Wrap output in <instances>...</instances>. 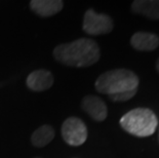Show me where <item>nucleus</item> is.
<instances>
[{
  "label": "nucleus",
  "instance_id": "nucleus-10",
  "mask_svg": "<svg viewBox=\"0 0 159 158\" xmlns=\"http://www.w3.org/2000/svg\"><path fill=\"white\" fill-rule=\"evenodd\" d=\"M131 11L147 19L159 20V0H134L131 4Z\"/></svg>",
  "mask_w": 159,
  "mask_h": 158
},
{
  "label": "nucleus",
  "instance_id": "nucleus-11",
  "mask_svg": "<svg viewBox=\"0 0 159 158\" xmlns=\"http://www.w3.org/2000/svg\"><path fill=\"white\" fill-rule=\"evenodd\" d=\"M55 138V129L52 125L44 124L38 127L31 136V143L34 147L42 148L49 144Z\"/></svg>",
  "mask_w": 159,
  "mask_h": 158
},
{
  "label": "nucleus",
  "instance_id": "nucleus-6",
  "mask_svg": "<svg viewBox=\"0 0 159 158\" xmlns=\"http://www.w3.org/2000/svg\"><path fill=\"white\" fill-rule=\"evenodd\" d=\"M81 107L84 112L96 121H104L108 116L106 103L97 96H85L81 102Z\"/></svg>",
  "mask_w": 159,
  "mask_h": 158
},
{
  "label": "nucleus",
  "instance_id": "nucleus-3",
  "mask_svg": "<svg viewBox=\"0 0 159 158\" xmlns=\"http://www.w3.org/2000/svg\"><path fill=\"white\" fill-rule=\"evenodd\" d=\"M158 125L155 113L148 108H136L120 118V126L126 133L138 138L152 136Z\"/></svg>",
  "mask_w": 159,
  "mask_h": 158
},
{
  "label": "nucleus",
  "instance_id": "nucleus-1",
  "mask_svg": "<svg viewBox=\"0 0 159 158\" xmlns=\"http://www.w3.org/2000/svg\"><path fill=\"white\" fill-rule=\"evenodd\" d=\"M57 62L69 67L84 68L94 65L100 60L98 43L90 38H79L72 42L62 43L52 52Z\"/></svg>",
  "mask_w": 159,
  "mask_h": 158
},
{
  "label": "nucleus",
  "instance_id": "nucleus-5",
  "mask_svg": "<svg viewBox=\"0 0 159 158\" xmlns=\"http://www.w3.org/2000/svg\"><path fill=\"white\" fill-rule=\"evenodd\" d=\"M113 20L105 13H98L93 9H87L83 18V31L89 35L108 34L113 30Z\"/></svg>",
  "mask_w": 159,
  "mask_h": 158
},
{
  "label": "nucleus",
  "instance_id": "nucleus-9",
  "mask_svg": "<svg viewBox=\"0 0 159 158\" xmlns=\"http://www.w3.org/2000/svg\"><path fill=\"white\" fill-rule=\"evenodd\" d=\"M130 45L140 52H152L159 46V37L153 33L137 32L131 36Z\"/></svg>",
  "mask_w": 159,
  "mask_h": 158
},
{
  "label": "nucleus",
  "instance_id": "nucleus-14",
  "mask_svg": "<svg viewBox=\"0 0 159 158\" xmlns=\"http://www.w3.org/2000/svg\"><path fill=\"white\" fill-rule=\"evenodd\" d=\"M35 158H40V157H35Z\"/></svg>",
  "mask_w": 159,
  "mask_h": 158
},
{
  "label": "nucleus",
  "instance_id": "nucleus-4",
  "mask_svg": "<svg viewBox=\"0 0 159 158\" xmlns=\"http://www.w3.org/2000/svg\"><path fill=\"white\" fill-rule=\"evenodd\" d=\"M62 138L70 146H81L87 139V127L78 117H69L61 127Z\"/></svg>",
  "mask_w": 159,
  "mask_h": 158
},
{
  "label": "nucleus",
  "instance_id": "nucleus-7",
  "mask_svg": "<svg viewBox=\"0 0 159 158\" xmlns=\"http://www.w3.org/2000/svg\"><path fill=\"white\" fill-rule=\"evenodd\" d=\"M26 84L29 89L34 92H43L49 89L53 84V76L52 72L45 69H38L31 72L27 77Z\"/></svg>",
  "mask_w": 159,
  "mask_h": 158
},
{
  "label": "nucleus",
  "instance_id": "nucleus-8",
  "mask_svg": "<svg viewBox=\"0 0 159 158\" xmlns=\"http://www.w3.org/2000/svg\"><path fill=\"white\" fill-rule=\"evenodd\" d=\"M29 4L33 12L43 18L55 16L64 7L62 0H32Z\"/></svg>",
  "mask_w": 159,
  "mask_h": 158
},
{
  "label": "nucleus",
  "instance_id": "nucleus-12",
  "mask_svg": "<svg viewBox=\"0 0 159 158\" xmlns=\"http://www.w3.org/2000/svg\"><path fill=\"white\" fill-rule=\"evenodd\" d=\"M138 88L137 89H133L129 90V92H125V93H117V95H112V96H108L109 99L113 102H126V101L130 100L131 97H134V95L137 93Z\"/></svg>",
  "mask_w": 159,
  "mask_h": 158
},
{
  "label": "nucleus",
  "instance_id": "nucleus-2",
  "mask_svg": "<svg viewBox=\"0 0 159 158\" xmlns=\"http://www.w3.org/2000/svg\"><path fill=\"white\" fill-rule=\"evenodd\" d=\"M139 82V77L131 70L114 69L105 72L98 77L94 87L98 93L112 96L137 89Z\"/></svg>",
  "mask_w": 159,
  "mask_h": 158
},
{
  "label": "nucleus",
  "instance_id": "nucleus-13",
  "mask_svg": "<svg viewBox=\"0 0 159 158\" xmlns=\"http://www.w3.org/2000/svg\"><path fill=\"white\" fill-rule=\"evenodd\" d=\"M156 70L159 72V59L156 61Z\"/></svg>",
  "mask_w": 159,
  "mask_h": 158
}]
</instances>
